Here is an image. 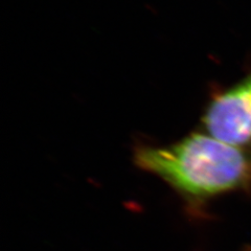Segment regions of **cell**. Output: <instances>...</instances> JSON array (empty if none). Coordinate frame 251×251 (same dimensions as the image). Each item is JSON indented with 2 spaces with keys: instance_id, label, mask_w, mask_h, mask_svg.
Wrapping results in <instances>:
<instances>
[{
  "instance_id": "6da1fadb",
  "label": "cell",
  "mask_w": 251,
  "mask_h": 251,
  "mask_svg": "<svg viewBox=\"0 0 251 251\" xmlns=\"http://www.w3.org/2000/svg\"><path fill=\"white\" fill-rule=\"evenodd\" d=\"M134 162L159 177L192 207L228 193H251V149L194 132L168 147L140 146Z\"/></svg>"
},
{
  "instance_id": "3957f363",
  "label": "cell",
  "mask_w": 251,
  "mask_h": 251,
  "mask_svg": "<svg viewBox=\"0 0 251 251\" xmlns=\"http://www.w3.org/2000/svg\"><path fill=\"white\" fill-rule=\"evenodd\" d=\"M242 251H251V246H245Z\"/></svg>"
},
{
  "instance_id": "7a4b0ae2",
  "label": "cell",
  "mask_w": 251,
  "mask_h": 251,
  "mask_svg": "<svg viewBox=\"0 0 251 251\" xmlns=\"http://www.w3.org/2000/svg\"><path fill=\"white\" fill-rule=\"evenodd\" d=\"M202 125L207 134L223 143L251 149V73L211 99Z\"/></svg>"
}]
</instances>
